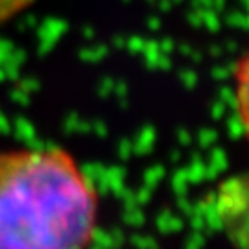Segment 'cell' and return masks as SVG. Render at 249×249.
<instances>
[{"mask_svg":"<svg viewBox=\"0 0 249 249\" xmlns=\"http://www.w3.org/2000/svg\"><path fill=\"white\" fill-rule=\"evenodd\" d=\"M234 107L238 122L249 141V45L234 71Z\"/></svg>","mask_w":249,"mask_h":249,"instance_id":"3957f363","label":"cell"},{"mask_svg":"<svg viewBox=\"0 0 249 249\" xmlns=\"http://www.w3.org/2000/svg\"><path fill=\"white\" fill-rule=\"evenodd\" d=\"M34 2L36 0H0V26L17 17L18 13L26 11Z\"/></svg>","mask_w":249,"mask_h":249,"instance_id":"277c9868","label":"cell"},{"mask_svg":"<svg viewBox=\"0 0 249 249\" xmlns=\"http://www.w3.org/2000/svg\"><path fill=\"white\" fill-rule=\"evenodd\" d=\"M98 192L63 148L0 151V249H89Z\"/></svg>","mask_w":249,"mask_h":249,"instance_id":"6da1fadb","label":"cell"},{"mask_svg":"<svg viewBox=\"0 0 249 249\" xmlns=\"http://www.w3.org/2000/svg\"><path fill=\"white\" fill-rule=\"evenodd\" d=\"M207 207L225 238L236 249H249V170L220 181Z\"/></svg>","mask_w":249,"mask_h":249,"instance_id":"7a4b0ae2","label":"cell"}]
</instances>
